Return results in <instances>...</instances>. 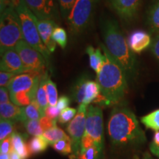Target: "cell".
I'll list each match as a JSON object with an SVG mask.
<instances>
[{"instance_id":"1","label":"cell","mask_w":159,"mask_h":159,"mask_svg":"<svg viewBox=\"0 0 159 159\" xmlns=\"http://www.w3.org/2000/svg\"><path fill=\"white\" fill-rule=\"evenodd\" d=\"M101 30L104 45L110 55L120 65L128 78H135L137 75L136 59L117 21L113 19H104Z\"/></svg>"},{"instance_id":"2","label":"cell","mask_w":159,"mask_h":159,"mask_svg":"<svg viewBox=\"0 0 159 159\" xmlns=\"http://www.w3.org/2000/svg\"><path fill=\"white\" fill-rule=\"evenodd\" d=\"M108 132L114 145L142 144L146 142L145 134L136 115L122 105H117L111 111Z\"/></svg>"},{"instance_id":"3","label":"cell","mask_w":159,"mask_h":159,"mask_svg":"<svg viewBox=\"0 0 159 159\" xmlns=\"http://www.w3.org/2000/svg\"><path fill=\"white\" fill-rule=\"evenodd\" d=\"M104 61L97 74V82L102 96L109 104H118L128 91V77L120 65L113 58L104 44H100Z\"/></svg>"},{"instance_id":"4","label":"cell","mask_w":159,"mask_h":159,"mask_svg":"<svg viewBox=\"0 0 159 159\" xmlns=\"http://www.w3.org/2000/svg\"><path fill=\"white\" fill-rule=\"evenodd\" d=\"M15 8L21 23L23 39L30 46L41 52L45 57L47 64H49L51 52L40 36L37 26V18L27 7L24 0H19L15 5Z\"/></svg>"},{"instance_id":"5","label":"cell","mask_w":159,"mask_h":159,"mask_svg":"<svg viewBox=\"0 0 159 159\" xmlns=\"http://www.w3.org/2000/svg\"><path fill=\"white\" fill-rule=\"evenodd\" d=\"M23 39L21 23L13 5L9 6L1 13L0 16V52L15 49Z\"/></svg>"},{"instance_id":"6","label":"cell","mask_w":159,"mask_h":159,"mask_svg":"<svg viewBox=\"0 0 159 159\" xmlns=\"http://www.w3.org/2000/svg\"><path fill=\"white\" fill-rule=\"evenodd\" d=\"M101 0H77L67 21L72 34L80 35L90 25L96 7Z\"/></svg>"},{"instance_id":"7","label":"cell","mask_w":159,"mask_h":159,"mask_svg":"<svg viewBox=\"0 0 159 159\" xmlns=\"http://www.w3.org/2000/svg\"><path fill=\"white\" fill-rule=\"evenodd\" d=\"M89 105H80L74 119L69 122L66 130L68 131L72 144V153L71 159H79L80 152L81 140L85 134V121Z\"/></svg>"},{"instance_id":"8","label":"cell","mask_w":159,"mask_h":159,"mask_svg":"<svg viewBox=\"0 0 159 159\" xmlns=\"http://www.w3.org/2000/svg\"><path fill=\"white\" fill-rule=\"evenodd\" d=\"M22 61L26 72H41L46 71L47 61L43 55L30 46L25 40H21L15 47Z\"/></svg>"},{"instance_id":"9","label":"cell","mask_w":159,"mask_h":159,"mask_svg":"<svg viewBox=\"0 0 159 159\" xmlns=\"http://www.w3.org/2000/svg\"><path fill=\"white\" fill-rule=\"evenodd\" d=\"M85 134L91 137L99 150L103 152V116L100 107L92 105H89L85 121Z\"/></svg>"},{"instance_id":"10","label":"cell","mask_w":159,"mask_h":159,"mask_svg":"<svg viewBox=\"0 0 159 159\" xmlns=\"http://www.w3.org/2000/svg\"><path fill=\"white\" fill-rule=\"evenodd\" d=\"M44 72H25L16 75L7 87L10 94L29 92L35 99L40 80Z\"/></svg>"},{"instance_id":"11","label":"cell","mask_w":159,"mask_h":159,"mask_svg":"<svg viewBox=\"0 0 159 159\" xmlns=\"http://www.w3.org/2000/svg\"><path fill=\"white\" fill-rule=\"evenodd\" d=\"M32 13L39 20L58 19L57 0H24Z\"/></svg>"},{"instance_id":"12","label":"cell","mask_w":159,"mask_h":159,"mask_svg":"<svg viewBox=\"0 0 159 159\" xmlns=\"http://www.w3.org/2000/svg\"><path fill=\"white\" fill-rule=\"evenodd\" d=\"M1 71L20 75L25 73L22 61L15 49L6 50L1 55Z\"/></svg>"},{"instance_id":"13","label":"cell","mask_w":159,"mask_h":159,"mask_svg":"<svg viewBox=\"0 0 159 159\" xmlns=\"http://www.w3.org/2000/svg\"><path fill=\"white\" fill-rule=\"evenodd\" d=\"M37 26L41 40L49 52L52 53L56 49V43L52 38L53 31L57 27L56 22L52 19L39 20L37 19Z\"/></svg>"},{"instance_id":"14","label":"cell","mask_w":159,"mask_h":159,"mask_svg":"<svg viewBox=\"0 0 159 159\" xmlns=\"http://www.w3.org/2000/svg\"><path fill=\"white\" fill-rule=\"evenodd\" d=\"M152 39L151 35L143 30L134 31L130 35L128 43L131 51L134 53L142 52L152 44Z\"/></svg>"},{"instance_id":"15","label":"cell","mask_w":159,"mask_h":159,"mask_svg":"<svg viewBox=\"0 0 159 159\" xmlns=\"http://www.w3.org/2000/svg\"><path fill=\"white\" fill-rule=\"evenodd\" d=\"M142 0H117L114 9L119 17L125 21H130L136 16Z\"/></svg>"},{"instance_id":"16","label":"cell","mask_w":159,"mask_h":159,"mask_svg":"<svg viewBox=\"0 0 159 159\" xmlns=\"http://www.w3.org/2000/svg\"><path fill=\"white\" fill-rule=\"evenodd\" d=\"M0 116L1 119H8L13 122L19 121L24 122L22 107L11 102L0 104Z\"/></svg>"},{"instance_id":"17","label":"cell","mask_w":159,"mask_h":159,"mask_svg":"<svg viewBox=\"0 0 159 159\" xmlns=\"http://www.w3.org/2000/svg\"><path fill=\"white\" fill-rule=\"evenodd\" d=\"M48 71L46 70L45 72L43 74L42 77H41V80H40L39 88H38L36 92V97H35V99H36L38 103H39L43 116H45L44 112L46 108L49 106L47 93V80H48Z\"/></svg>"},{"instance_id":"18","label":"cell","mask_w":159,"mask_h":159,"mask_svg":"<svg viewBox=\"0 0 159 159\" xmlns=\"http://www.w3.org/2000/svg\"><path fill=\"white\" fill-rule=\"evenodd\" d=\"M147 21L150 31L159 33V0H152L147 14Z\"/></svg>"},{"instance_id":"19","label":"cell","mask_w":159,"mask_h":159,"mask_svg":"<svg viewBox=\"0 0 159 159\" xmlns=\"http://www.w3.org/2000/svg\"><path fill=\"white\" fill-rule=\"evenodd\" d=\"M12 144L13 151L21 157V159H27L31 156L28 144L25 142V139L21 134L14 132L11 136Z\"/></svg>"},{"instance_id":"20","label":"cell","mask_w":159,"mask_h":159,"mask_svg":"<svg viewBox=\"0 0 159 159\" xmlns=\"http://www.w3.org/2000/svg\"><path fill=\"white\" fill-rule=\"evenodd\" d=\"M85 52L89 55L90 67L98 74L104 61V54L100 49H95L92 46H89Z\"/></svg>"},{"instance_id":"21","label":"cell","mask_w":159,"mask_h":159,"mask_svg":"<svg viewBox=\"0 0 159 159\" xmlns=\"http://www.w3.org/2000/svg\"><path fill=\"white\" fill-rule=\"evenodd\" d=\"M100 88L97 81H93L88 79L85 85L84 101L83 105H89L91 102H94L100 95Z\"/></svg>"},{"instance_id":"22","label":"cell","mask_w":159,"mask_h":159,"mask_svg":"<svg viewBox=\"0 0 159 159\" xmlns=\"http://www.w3.org/2000/svg\"><path fill=\"white\" fill-rule=\"evenodd\" d=\"M24 122L28 120H39L43 116L41 108L39 103L35 100H33L31 104L25 107H22Z\"/></svg>"},{"instance_id":"23","label":"cell","mask_w":159,"mask_h":159,"mask_svg":"<svg viewBox=\"0 0 159 159\" xmlns=\"http://www.w3.org/2000/svg\"><path fill=\"white\" fill-rule=\"evenodd\" d=\"M43 138L46 139L49 144H54L58 141L61 139L66 138L69 136H67L65 134L64 131L62 129H61L58 127H54V128L49 129V130L44 131L42 134Z\"/></svg>"},{"instance_id":"24","label":"cell","mask_w":159,"mask_h":159,"mask_svg":"<svg viewBox=\"0 0 159 159\" xmlns=\"http://www.w3.org/2000/svg\"><path fill=\"white\" fill-rule=\"evenodd\" d=\"M48 142L46 141L42 135L39 136H34L30 141L28 147L31 155L38 154L42 152L48 147Z\"/></svg>"},{"instance_id":"25","label":"cell","mask_w":159,"mask_h":159,"mask_svg":"<svg viewBox=\"0 0 159 159\" xmlns=\"http://www.w3.org/2000/svg\"><path fill=\"white\" fill-rule=\"evenodd\" d=\"M141 122L145 127L155 131L159 130V109L152 111L141 118Z\"/></svg>"},{"instance_id":"26","label":"cell","mask_w":159,"mask_h":159,"mask_svg":"<svg viewBox=\"0 0 159 159\" xmlns=\"http://www.w3.org/2000/svg\"><path fill=\"white\" fill-rule=\"evenodd\" d=\"M11 99L13 104L20 107H25L31 104L35 99L29 92H19L16 94H10Z\"/></svg>"},{"instance_id":"27","label":"cell","mask_w":159,"mask_h":159,"mask_svg":"<svg viewBox=\"0 0 159 159\" xmlns=\"http://www.w3.org/2000/svg\"><path fill=\"white\" fill-rule=\"evenodd\" d=\"M88 80L86 76H83L77 80L75 83L74 89H73V97L75 100L80 105L83 104L84 101V90L85 85Z\"/></svg>"},{"instance_id":"28","label":"cell","mask_w":159,"mask_h":159,"mask_svg":"<svg viewBox=\"0 0 159 159\" xmlns=\"http://www.w3.org/2000/svg\"><path fill=\"white\" fill-rule=\"evenodd\" d=\"M52 146L57 152L63 155L72 153V144H71V140L69 136L61 139Z\"/></svg>"},{"instance_id":"29","label":"cell","mask_w":159,"mask_h":159,"mask_svg":"<svg viewBox=\"0 0 159 159\" xmlns=\"http://www.w3.org/2000/svg\"><path fill=\"white\" fill-rule=\"evenodd\" d=\"M47 93L49 105H50V106H56L57 100H58L57 86L56 84L49 77L47 83Z\"/></svg>"},{"instance_id":"30","label":"cell","mask_w":159,"mask_h":159,"mask_svg":"<svg viewBox=\"0 0 159 159\" xmlns=\"http://www.w3.org/2000/svg\"><path fill=\"white\" fill-rule=\"evenodd\" d=\"M52 38L55 43L60 46L61 48H66L67 45V33L64 29L57 26L53 31Z\"/></svg>"},{"instance_id":"31","label":"cell","mask_w":159,"mask_h":159,"mask_svg":"<svg viewBox=\"0 0 159 159\" xmlns=\"http://www.w3.org/2000/svg\"><path fill=\"white\" fill-rule=\"evenodd\" d=\"M13 121L8 119H1L0 121V142L5 140L7 137L12 136L14 133L13 131Z\"/></svg>"},{"instance_id":"32","label":"cell","mask_w":159,"mask_h":159,"mask_svg":"<svg viewBox=\"0 0 159 159\" xmlns=\"http://www.w3.org/2000/svg\"><path fill=\"white\" fill-rule=\"evenodd\" d=\"M27 134L33 136H41L43 130L41 128L39 120H28L24 122Z\"/></svg>"},{"instance_id":"33","label":"cell","mask_w":159,"mask_h":159,"mask_svg":"<svg viewBox=\"0 0 159 159\" xmlns=\"http://www.w3.org/2000/svg\"><path fill=\"white\" fill-rule=\"evenodd\" d=\"M102 152L99 150L96 145L80 152L79 159H101Z\"/></svg>"},{"instance_id":"34","label":"cell","mask_w":159,"mask_h":159,"mask_svg":"<svg viewBox=\"0 0 159 159\" xmlns=\"http://www.w3.org/2000/svg\"><path fill=\"white\" fill-rule=\"evenodd\" d=\"M77 0H57L60 13L63 19H67Z\"/></svg>"},{"instance_id":"35","label":"cell","mask_w":159,"mask_h":159,"mask_svg":"<svg viewBox=\"0 0 159 159\" xmlns=\"http://www.w3.org/2000/svg\"><path fill=\"white\" fill-rule=\"evenodd\" d=\"M77 111V110L75 108H69V107L63 110L58 117L59 122L61 124H65V123L71 122L76 115Z\"/></svg>"},{"instance_id":"36","label":"cell","mask_w":159,"mask_h":159,"mask_svg":"<svg viewBox=\"0 0 159 159\" xmlns=\"http://www.w3.org/2000/svg\"><path fill=\"white\" fill-rule=\"evenodd\" d=\"M39 122L43 132L57 126V119H52L47 116H43L41 117V118L39 119Z\"/></svg>"},{"instance_id":"37","label":"cell","mask_w":159,"mask_h":159,"mask_svg":"<svg viewBox=\"0 0 159 159\" xmlns=\"http://www.w3.org/2000/svg\"><path fill=\"white\" fill-rule=\"evenodd\" d=\"M0 151L1 153L5 154H11L12 152H13L11 136L7 137L5 140L0 142Z\"/></svg>"},{"instance_id":"38","label":"cell","mask_w":159,"mask_h":159,"mask_svg":"<svg viewBox=\"0 0 159 159\" xmlns=\"http://www.w3.org/2000/svg\"><path fill=\"white\" fill-rule=\"evenodd\" d=\"M16 75H17L1 71V72H0V86H1V88H2V87L7 88L10 82L13 79V77Z\"/></svg>"},{"instance_id":"39","label":"cell","mask_w":159,"mask_h":159,"mask_svg":"<svg viewBox=\"0 0 159 159\" xmlns=\"http://www.w3.org/2000/svg\"><path fill=\"white\" fill-rule=\"evenodd\" d=\"M61 111L57 108V106H50L49 105L45 110V116L49 117L52 119H57L61 114Z\"/></svg>"},{"instance_id":"40","label":"cell","mask_w":159,"mask_h":159,"mask_svg":"<svg viewBox=\"0 0 159 159\" xmlns=\"http://www.w3.org/2000/svg\"><path fill=\"white\" fill-rule=\"evenodd\" d=\"M151 52L154 57L159 61V33L155 35L151 44Z\"/></svg>"},{"instance_id":"41","label":"cell","mask_w":159,"mask_h":159,"mask_svg":"<svg viewBox=\"0 0 159 159\" xmlns=\"http://www.w3.org/2000/svg\"><path fill=\"white\" fill-rule=\"evenodd\" d=\"M69 104H70V99L69 97L66 96H62L60 97L57 100L56 106L60 111H62L64 109L68 108Z\"/></svg>"},{"instance_id":"42","label":"cell","mask_w":159,"mask_h":159,"mask_svg":"<svg viewBox=\"0 0 159 159\" xmlns=\"http://www.w3.org/2000/svg\"><path fill=\"white\" fill-rule=\"evenodd\" d=\"M9 90L6 87L0 88V104L11 102V96H9Z\"/></svg>"},{"instance_id":"43","label":"cell","mask_w":159,"mask_h":159,"mask_svg":"<svg viewBox=\"0 0 159 159\" xmlns=\"http://www.w3.org/2000/svg\"><path fill=\"white\" fill-rule=\"evenodd\" d=\"M158 148H159V130L156 131L154 134L153 141H152V144H150V149Z\"/></svg>"},{"instance_id":"44","label":"cell","mask_w":159,"mask_h":159,"mask_svg":"<svg viewBox=\"0 0 159 159\" xmlns=\"http://www.w3.org/2000/svg\"><path fill=\"white\" fill-rule=\"evenodd\" d=\"M10 155H11V159H21V157H20L16 152H15L14 151L12 152Z\"/></svg>"},{"instance_id":"45","label":"cell","mask_w":159,"mask_h":159,"mask_svg":"<svg viewBox=\"0 0 159 159\" xmlns=\"http://www.w3.org/2000/svg\"><path fill=\"white\" fill-rule=\"evenodd\" d=\"M0 159H11V155L10 154H0Z\"/></svg>"},{"instance_id":"46","label":"cell","mask_w":159,"mask_h":159,"mask_svg":"<svg viewBox=\"0 0 159 159\" xmlns=\"http://www.w3.org/2000/svg\"><path fill=\"white\" fill-rule=\"evenodd\" d=\"M111 5H112V6L114 7V8L115 6H116V5L117 0H111Z\"/></svg>"},{"instance_id":"47","label":"cell","mask_w":159,"mask_h":159,"mask_svg":"<svg viewBox=\"0 0 159 159\" xmlns=\"http://www.w3.org/2000/svg\"><path fill=\"white\" fill-rule=\"evenodd\" d=\"M10 2H11L12 3V5L15 7V5H16L18 2H19V0H10Z\"/></svg>"}]
</instances>
